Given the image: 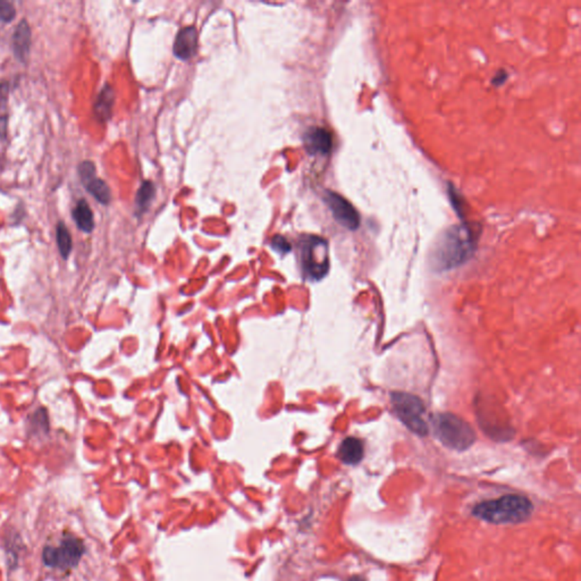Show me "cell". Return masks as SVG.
<instances>
[{
  "label": "cell",
  "mask_w": 581,
  "mask_h": 581,
  "mask_svg": "<svg viewBox=\"0 0 581 581\" xmlns=\"http://www.w3.org/2000/svg\"><path fill=\"white\" fill-rule=\"evenodd\" d=\"M79 176L82 184L95 200L102 204H108L111 200V189L102 178H97L95 166L93 162L86 160L79 166Z\"/></svg>",
  "instance_id": "ba28073f"
},
{
  "label": "cell",
  "mask_w": 581,
  "mask_h": 581,
  "mask_svg": "<svg viewBox=\"0 0 581 581\" xmlns=\"http://www.w3.org/2000/svg\"><path fill=\"white\" fill-rule=\"evenodd\" d=\"M349 581H365V579L360 577V575H353L352 578H350Z\"/></svg>",
  "instance_id": "7402d4cb"
},
{
  "label": "cell",
  "mask_w": 581,
  "mask_h": 581,
  "mask_svg": "<svg viewBox=\"0 0 581 581\" xmlns=\"http://www.w3.org/2000/svg\"><path fill=\"white\" fill-rule=\"evenodd\" d=\"M16 10L13 3L5 0H0V21L10 23L15 19Z\"/></svg>",
  "instance_id": "d6986e66"
},
{
  "label": "cell",
  "mask_w": 581,
  "mask_h": 581,
  "mask_svg": "<svg viewBox=\"0 0 581 581\" xmlns=\"http://www.w3.org/2000/svg\"><path fill=\"white\" fill-rule=\"evenodd\" d=\"M337 457L343 464H358L363 457V445L360 439L356 437H347L342 441L339 448Z\"/></svg>",
  "instance_id": "7c38bea8"
},
{
  "label": "cell",
  "mask_w": 581,
  "mask_h": 581,
  "mask_svg": "<svg viewBox=\"0 0 581 581\" xmlns=\"http://www.w3.org/2000/svg\"><path fill=\"white\" fill-rule=\"evenodd\" d=\"M432 428L436 437L445 446L457 451L467 450L475 441V432L470 426L450 413L436 416L432 420Z\"/></svg>",
  "instance_id": "277c9868"
},
{
  "label": "cell",
  "mask_w": 581,
  "mask_h": 581,
  "mask_svg": "<svg viewBox=\"0 0 581 581\" xmlns=\"http://www.w3.org/2000/svg\"><path fill=\"white\" fill-rule=\"evenodd\" d=\"M155 194H156L155 185L149 181L143 182L140 189L137 191V197H135V209H137V213L139 216L149 209L150 204L155 198Z\"/></svg>",
  "instance_id": "2e32d148"
},
{
  "label": "cell",
  "mask_w": 581,
  "mask_h": 581,
  "mask_svg": "<svg viewBox=\"0 0 581 581\" xmlns=\"http://www.w3.org/2000/svg\"><path fill=\"white\" fill-rule=\"evenodd\" d=\"M506 79V74L505 73H499L496 75L495 79H493V83L496 84V86H499V83H503Z\"/></svg>",
  "instance_id": "44dd1931"
},
{
  "label": "cell",
  "mask_w": 581,
  "mask_h": 581,
  "mask_svg": "<svg viewBox=\"0 0 581 581\" xmlns=\"http://www.w3.org/2000/svg\"><path fill=\"white\" fill-rule=\"evenodd\" d=\"M8 95L10 86L7 82L0 83V137H6L8 122Z\"/></svg>",
  "instance_id": "e0dca14e"
},
{
  "label": "cell",
  "mask_w": 581,
  "mask_h": 581,
  "mask_svg": "<svg viewBox=\"0 0 581 581\" xmlns=\"http://www.w3.org/2000/svg\"><path fill=\"white\" fill-rule=\"evenodd\" d=\"M86 553V545L77 536H64L57 546L44 547L42 562L48 568L70 570L79 564Z\"/></svg>",
  "instance_id": "5b68a950"
},
{
  "label": "cell",
  "mask_w": 581,
  "mask_h": 581,
  "mask_svg": "<svg viewBox=\"0 0 581 581\" xmlns=\"http://www.w3.org/2000/svg\"><path fill=\"white\" fill-rule=\"evenodd\" d=\"M300 265L307 278L321 280L330 269L326 240L319 236H303L300 241Z\"/></svg>",
  "instance_id": "3957f363"
},
{
  "label": "cell",
  "mask_w": 581,
  "mask_h": 581,
  "mask_svg": "<svg viewBox=\"0 0 581 581\" xmlns=\"http://www.w3.org/2000/svg\"><path fill=\"white\" fill-rule=\"evenodd\" d=\"M305 150L312 155H327L333 146L332 134L324 127H312L303 137Z\"/></svg>",
  "instance_id": "9c48e42d"
},
{
  "label": "cell",
  "mask_w": 581,
  "mask_h": 581,
  "mask_svg": "<svg viewBox=\"0 0 581 581\" xmlns=\"http://www.w3.org/2000/svg\"><path fill=\"white\" fill-rule=\"evenodd\" d=\"M534 504L526 496L504 495L475 505L473 517L493 524H517L527 521L534 513Z\"/></svg>",
  "instance_id": "6da1fadb"
},
{
  "label": "cell",
  "mask_w": 581,
  "mask_h": 581,
  "mask_svg": "<svg viewBox=\"0 0 581 581\" xmlns=\"http://www.w3.org/2000/svg\"><path fill=\"white\" fill-rule=\"evenodd\" d=\"M115 93L109 84H106L99 93L95 104V114L99 121H108L114 105Z\"/></svg>",
  "instance_id": "4fadbf2b"
},
{
  "label": "cell",
  "mask_w": 581,
  "mask_h": 581,
  "mask_svg": "<svg viewBox=\"0 0 581 581\" xmlns=\"http://www.w3.org/2000/svg\"><path fill=\"white\" fill-rule=\"evenodd\" d=\"M272 248L275 251L282 254H289L292 250V247L289 245V242L282 236H274L273 240H272Z\"/></svg>",
  "instance_id": "ffe728a7"
},
{
  "label": "cell",
  "mask_w": 581,
  "mask_h": 581,
  "mask_svg": "<svg viewBox=\"0 0 581 581\" xmlns=\"http://www.w3.org/2000/svg\"><path fill=\"white\" fill-rule=\"evenodd\" d=\"M5 552H6L7 563L12 570L17 566V561H19V553L21 549L23 547L22 538L17 534L15 531H10L8 534L5 536Z\"/></svg>",
  "instance_id": "9a60e30c"
},
{
  "label": "cell",
  "mask_w": 581,
  "mask_h": 581,
  "mask_svg": "<svg viewBox=\"0 0 581 581\" xmlns=\"http://www.w3.org/2000/svg\"><path fill=\"white\" fill-rule=\"evenodd\" d=\"M392 403L397 417L411 432L420 436L428 432L423 418L425 407L420 399L411 394L394 393L392 394Z\"/></svg>",
  "instance_id": "8992f818"
},
{
  "label": "cell",
  "mask_w": 581,
  "mask_h": 581,
  "mask_svg": "<svg viewBox=\"0 0 581 581\" xmlns=\"http://www.w3.org/2000/svg\"><path fill=\"white\" fill-rule=\"evenodd\" d=\"M198 47L197 30L193 26L184 28L178 32L174 42V55L181 61L190 59Z\"/></svg>",
  "instance_id": "30bf717a"
},
{
  "label": "cell",
  "mask_w": 581,
  "mask_h": 581,
  "mask_svg": "<svg viewBox=\"0 0 581 581\" xmlns=\"http://www.w3.org/2000/svg\"><path fill=\"white\" fill-rule=\"evenodd\" d=\"M324 201L339 224L351 231H354L359 227V213L352 204H350L349 201L346 200L345 198L335 193L333 191H327L325 193Z\"/></svg>",
  "instance_id": "52a82bcc"
},
{
  "label": "cell",
  "mask_w": 581,
  "mask_h": 581,
  "mask_svg": "<svg viewBox=\"0 0 581 581\" xmlns=\"http://www.w3.org/2000/svg\"><path fill=\"white\" fill-rule=\"evenodd\" d=\"M31 28L26 19H22L16 26L13 35V49L16 58L22 63H26L29 57L31 48Z\"/></svg>",
  "instance_id": "8fae6325"
},
{
  "label": "cell",
  "mask_w": 581,
  "mask_h": 581,
  "mask_svg": "<svg viewBox=\"0 0 581 581\" xmlns=\"http://www.w3.org/2000/svg\"><path fill=\"white\" fill-rule=\"evenodd\" d=\"M56 240H57L58 250L61 252L63 259H67L72 251L73 242L70 238V233L63 222H58L56 227Z\"/></svg>",
  "instance_id": "ac0fdd59"
},
{
  "label": "cell",
  "mask_w": 581,
  "mask_h": 581,
  "mask_svg": "<svg viewBox=\"0 0 581 581\" xmlns=\"http://www.w3.org/2000/svg\"><path fill=\"white\" fill-rule=\"evenodd\" d=\"M72 216L77 222V227L82 232H93V229H95V218H93V210L84 199L79 200L77 206L72 211Z\"/></svg>",
  "instance_id": "5bb4252c"
},
{
  "label": "cell",
  "mask_w": 581,
  "mask_h": 581,
  "mask_svg": "<svg viewBox=\"0 0 581 581\" xmlns=\"http://www.w3.org/2000/svg\"><path fill=\"white\" fill-rule=\"evenodd\" d=\"M473 249L470 227L453 226L445 232L435 251L436 261L443 267H452L466 260Z\"/></svg>",
  "instance_id": "7a4b0ae2"
}]
</instances>
